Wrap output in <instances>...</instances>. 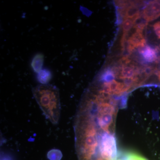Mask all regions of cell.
<instances>
[{"label": "cell", "mask_w": 160, "mask_h": 160, "mask_svg": "<svg viewBox=\"0 0 160 160\" xmlns=\"http://www.w3.org/2000/svg\"><path fill=\"white\" fill-rule=\"evenodd\" d=\"M36 101L46 117L53 124L58 122L61 113L59 91L53 85H38L32 88Z\"/></svg>", "instance_id": "1"}, {"label": "cell", "mask_w": 160, "mask_h": 160, "mask_svg": "<svg viewBox=\"0 0 160 160\" xmlns=\"http://www.w3.org/2000/svg\"><path fill=\"white\" fill-rule=\"evenodd\" d=\"M146 45V40L143 34V31L135 29L134 33L127 39L125 49L129 54H131L136 48H143Z\"/></svg>", "instance_id": "2"}, {"label": "cell", "mask_w": 160, "mask_h": 160, "mask_svg": "<svg viewBox=\"0 0 160 160\" xmlns=\"http://www.w3.org/2000/svg\"><path fill=\"white\" fill-rule=\"evenodd\" d=\"M160 16V1H150L142 11V17L147 22L157 19Z\"/></svg>", "instance_id": "3"}, {"label": "cell", "mask_w": 160, "mask_h": 160, "mask_svg": "<svg viewBox=\"0 0 160 160\" xmlns=\"http://www.w3.org/2000/svg\"><path fill=\"white\" fill-rule=\"evenodd\" d=\"M131 87L125 83L119 82L113 80L109 82L103 83L101 90L110 95H120L128 91Z\"/></svg>", "instance_id": "4"}, {"label": "cell", "mask_w": 160, "mask_h": 160, "mask_svg": "<svg viewBox=\"0 0 160 160\" xmlns=\"http://www.w3.org/2000/svg\"><path fill=\"white\" fill-rule=\"evenodd\" d=\"M139 51L144 59L148 62H153L158 60V52L155 48L146 46L143 48H140Z\"/></svg>", "instance_id": "5"}, {"label": "cell", "mask_w": 160, "mask_h": 160, "mask_svg": "<svg viewBox=\"0 0 160 160\" xmlns=\"http://www.w3.org/2000/svg\"><path fill=\"white\" fill-rule=\"evenodd\" d=\"M115 160H148L132 152L120 151L117 153Z\"/></svg>", "instance_id": "6"}, {"label": "cell", "mask_w": 160, "mask_h": 160, "mask_svg": "<svg viewBox=\"0 0 160 160\" xmlns=\"http://www.w3.org/2000/svg\"><path fill=\"white\" fill-rule=\"evenodd\" d=\"M44 56L42 53H38L36 55L32 61V68L35 72L38 73L42 69L44 63Z\"/></svg>", "instance_id": "7"}, {"label": "cell", "mask_w": 160, "mask_h": 160, "mask_svg": "<svg viewBox=\"0 0 160 160\" xmlns=\"http://www.w3.org/2000/svg\"><path fill=\"white\" fill-rule=\"evenodd\" d=\"M38 81L42 85L48 84L52 78L51 72L48 69H42L38 73Z\"/></svg>", "instance_id": "8"}, {"label": "cell", "mask_w": 160, "mask_h": 160, "mask_svg": "<svg viewBox=\"0 0 160 160\" xmlns=\"http://www.w3.org/2000/svg\"><path fill=\"white\" fill-rule=\"evenodd\" d=\"M136 20L132 19H126L123 20L121 25V28L123 32V33L128 34V32L132 28Z\"/></svg>", "instance_id": "9"}, {"label": "cell", "mask_w": 160, "mask_h": 160, "mask_svg": "<svg viewBox=\"0 0 160 160\" xmlns=\"http://www.w3.org/2000/svg\"><path fill=\"white\" fill-rule=\"evenodd\" d=\"M62 157V152L58 149H52L48 153V158L50 160H60Z\"/></svg>", "instance_id": "10"}, {"label": "cell", "mask_w": 160, "mask_h": 160, "mask_svg": "<svg viewBox=\"0 0 160 160\" xmlns=\"http://www.w3.org/2000/svg\"><path fill=\"white\" fill-rule=\"evenodd\" d=\"M153 29L158 39H160V21H158L153 25Z\"/></svg>", "instance_id": "11"}, {"label": "cell", "mask_w": 160, "mask_h": 160, "mask_svg": "<svg viewBox=\"0 0 160 160\" xmlns=\"http://www.w3.org/2000/svg\"><path fill=\"white\" fill-rule=\"evenodd\" d=\"M1 160H12V159L8 155L2 154L1 155Z\"/></svg>", "instance_id": "12"}]
</instances>
